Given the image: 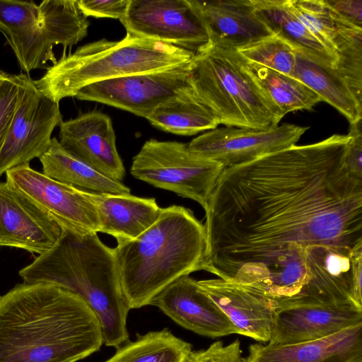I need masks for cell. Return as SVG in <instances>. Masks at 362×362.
Returning <instances> with one entry per match:
<instances>
[{
    "label": "cell",
    "mask_w": 362,
    "mask_h": 362,
    "mask_svg": "<svg viewBox=\"0 0 362 362\" xmlns=\"http://www.w3.org/2000/svg\"><path fill=\"white\" fill-rule=\"evenodd\" d=\"M58 141L69 153L104 175L115 181L123 180L125 168L108 115L91 111L62 121Z\"/></svg>",
    "instance_id": "cell-15"
},
{
    "label": "cell",
    "mask_w": 362,
    "mask_h": 362,
    "mask_svg": "<svg viewBox=\"0 0 362 362\" xmlns=\"http://www.w3.org/2000/svg\"><path fill=\"white\" fill-rule=\"evenodd\" d=\"M295 78L336 108L350 124L362 119V103L335 68L301 52L295 50Z\"/></svg>",
    "instance_id": "cell-22"
},
{
    "label": "cell",
    "mask_w": 362,
    "mask_h": 362,
    "mask_svg": "<svg viewBox=\"0 0 362 362\" xmlns=\"http://www.w3.org/2000/svg\"><path fill=\"white\" fill-rule=\"evenodd\" d=\"M361 120L350 124L345 163L349 171L362 178V131Z\"/></svg>",
    "instance_id": "cell-34"
},
{
    "label": "cell",
    "mask_w": 362,
    "mask_h": 362,
    "mask_svg": "<svg viewBox=\"0 0 362 362\" xmlns=\"http://www.w3.org/2000/svg\"><path fill=\"white\" fill-rule=\"evenodd\" d=\"M6 182L27 197L62 228L77 235L99 232L88 193L54 180L25 164L8 170Z\"/></svg>",
    "instance_id": "cell-10"
},
{
    "label": "cell",
    "mask_w": 362,
    "mask_h": 362,
    "mask_svg": "<svg viewBox=\"0 0 362 362\" xmlns=\"http://www.w3.org/2000/svg\"><path fill=\"white\" fill-rule=\"evenodd\" d=\"M127 33L194 54L210 45L206 29L189 0H130L119 20Z\"/></svg>",
    "instance_id": "cell-11"
},
{
    "label": "cell",
    "mask_w": 362,
    "mask_h": 362,
    "mask_svg": "<svg viewBox=\"0 0 362 362\" xmlns=\"http://www.w3.org/2000/svg\"><path fill=\"white\" fill-rule=\"evenodd\" d=\"M90 25L77 0H0V32L25 74L55 63L53 47H71L88 35Z\"/></svg>",
    "instance_id": "cell-7"
},
{
    "label": "cell",
    "mask_w": 362,
    "mask_h": 362,
    "mask_svg": "<svg viewBox=\"0 0 362 362\" xmlns=\"http://www.w3.org/2000/svg\"><path fill=\"white\" fill-rule=\"evenodd\" d=\"M114 251L126 303L140 308L177 279L203 269L205 227L191 209L171 205L139 237L117 242Z\"/></svg>",
    "instance_id": "cell-4"
},
{
    "label": "cell",
    "mask_w": 362,
    "mask_h": 362,
    "mask_svg": "<svg viewBox=\"0 0 362 362\" xmlns=\"http://www.w3.org/2000/svg\"><path fill=\"white\" fill-rule=\"evenodd\" d=\"M362 276V248L357 250L353 257V288L352 300L359 308H362L361 293Z\"/></svg>",
    "instance_id": "cell-36"
},
{
    "label": "cell",
    "mask_w": 362,
    "mask_h": 362,
    "mask_svg": "<svg viewBox=\"0 0 362 362\" xmlns=\"http://www.w3.org/2000/svg\"><path fill=\"white\" fill-rule=\"evenodd\" d=\"M289 3L307 28L337 57L334 45L339 24L325 0H289Z\"/></svg>",
    "instance_id": "cell-29"
},
{
    "label": "cell",
    "mask_w": 362,
    "mask_h": 362,
    "mask_svg": "<svg viewBox=\"0 0 362 362\" xmlns=\"http://www.w3.org/2000/svg\"><path fill=\"white\" fill-rule=\"evenodd\" d=\"M246 60L294 77L295 49L275 35L236 49Z\"/></svg>",
    "instance_id": "cell-30"
},
{
    "label": "cell",
    "mask_w": 362,
    "mask_h": 362,
    "mask_svg": "<svg viewBox=\"0 0 362 362\" xmlns=\"http://www.w3.org/2000/svg\"><path fill=\"white\" fill-rule=\"evenodd\" d=\"M349 139L333 134L225 168L204 209L203 270L277 305L312 303L306 249L362 245V178L346 165Z\"/></svg>",
    "instance_id": "cell-1"
},
{
    "label": "cell",
    "mask_w": 362,
    "mask_h": 362,
    "mask_svg": "<svg viewBox=\"0 0 362 362\" xmlns=\"http://www.w3.org/2000/svg\"><path fill=\"white\" fill-rule=\"evenodd\" d=\"M245 362H362V324L292 344H251Z\"/></svg>",
    "instance_id": "cell-20"
},
{
    "label": "cell",
    "mask_w": 362,
    "mask_h": 362,
    "mask_svg": "<svg viewBox=\"0 0 362 362\" xmlns=\"http://www.w3.org/2000/svg\"><path fill=\"white\" fill-rule=\"evenodd\" d=\"M62 230L27 197L0 182V246L39 255L56 244Z\"/></svg>",
    "instance_id": "cell-16"
},
{
    "label": "cell",
    "mask_w": 362,
    "mask_h": 362,
    "mask_svg": "<svg viewBox=\"0 0 362 362\" xmlns=\"http://www.w3.org/2000/svg\"><path fill=\"white\" fill-rule=\"evenodd\" d=\"M18 98V75L4 73L0 77V150L8 132Z\"/></svg>",
    "instance_id": "cell-31"
},
{
    "label": "cell",
    "mask_w": 362,
    "mask_h": 362,
    "mask_svg": "<svg viewBox=\"0 0 362 362\" xmlns=\"http://www.w3.org/2000/svg\"><path fill=\"white\" fill-rule=\"evenodd\" d=\"M177 324L193 332L216 338L238 334V331L199 287L197 281L182 276L159 293L151 301Z\"/></svg>",
    "instance_id": "cell-17"
},
{
    "label": "cell",
    "mask_w": 362,
    "mask_h": 362,
    "mask_svg": "<svg viewBox=\"0 0 362 362\" xmlns=\"http://www.w3.org/2000/svg\"><path fill=\"white\" fill-rule=\"evenodd\" d=\"M331 11L339 24L334 45L337 57L336 69L362 103V28L348 23Z\"/></svg>",
    "instance_id": "cell-28"
},
{
    "label": "cell",
    "mask_w": 362,
    "mask_h": 362,
    "mask_svg": "<svg viewBox=\"0 0 362 362\" xmlns=\"http://www.w3.org/2000/svg\"><path fill=\"white\" fill-rule=\"evenodd\" d=\"M88 196L97 210L99 232L112 236L117 242L139 237L156 221L161 211L154 198L131 194Z\"/></svg>",
    "instance_id": "cell-21"
},
{
    "label": "cell",
    "mask_w": 362,
    "mask_h": 362,
    "mask_svg": "<svg viewBox=\"0 0 362 362\" xmlns=\"http://www.w3.org/2000/svg\"><path fill=\"white\" fill-rule=\"evenodd\" d=\"M197 284L233 324L238 334L269 342L277 306L274 300L220 278L197 281Z\"/></svg>",
    "instance_id": "cell-18"
},
{
    "label": "cell",
    "mask_w": 362,
    "mask_h": 362,
    "mask_svg": "<svg viewBox=\"0 0 362 362\" xmlns=\"http://www.w3.org/2000/svg\"><path fill=\"white\" fill-rule=\"evenodd\" d=\"M191 62L169 69L98 81L75 95L148 117L163 103L189 83Z\"/></svg>",
    "instance_id": "cell-12"
},
{
    "label": "cell",
    "mask_w": 362,
    "mask_h": 362,
    "mask_svg": "<svg viewBox=\"0 0 362 362\" xmlns=\"http://www.w3.org/2000/svg\"><path fill=\"white\" fill-rule=\"evenodd\" d=\"M224 168L191 151L187 144L151 139L133 158L130 173L155 187L192 199L205 209Z\"/></svg>",
    "instance_id": "cell-8"
},
{
    "label": "cell",
    "mask_w": 362,
    "mask_h": 362,
    "mask_svg": "<svg viewBox=\"0 0 362 362\" xmlns=\"http://www.w3.org/2000/svg\"><path fill=\"white\" fill-rule=\"evenodd\" d=\"M130 0H77L86 17L121 19L126 13Z\"/></svg>",
    "instance_id": "cell-33"
},
{
    "label": "cell",
    "mask_w": 362,
    "mask_h": 362,
    "mask_svg": "<svg viewBox=\"0 0 362 362\" xmlns=\"http://www.w3.org/2000/svg\"><path fill=\"white\" fill-rule=\"evenodd\" d=\"M308 129L291 124L264 129L226 127L209 130L187 145L193 153L230 168L296 145Z\"/></svg>",
    "instance_id": "cell-13"
},
{
    "label": "cell",
    "mask_w": 362,
    "mask_h": 362,
    "mask_svg": "<svg viewBox=\"0 0 362 362\" xmlns=\"http://www.w3.org/2000/svg\"><path fill=\"white\" fill-rule=\"evenodd\" d=\"M189 83L219 124L264 129L278 126L282 119L235 49L210 44L196 54Z\"/></svg>",
    "instance_id": "cell-6"
},
{
    "label": "cell",
    "mask_w": 362,
    "mask_h": 362,
    "mask_svg": "<svg viewBox=\"0 0 362 362\" xmlns=\"http://www.w3.org/2000/svg\"><path fill=\"white\" fill-rule=\"evenodd\" d=\"M187 362H245L242 356L240 341L235 339L228 345L216 341L207 349L192 351Z\"/></svg>",
    "instance_id": "cell-32"
},
{
    "label": "cell",
    "mask_w": 362,
    "mask_h": 362,
    "mask_svg": "<svg viewBox=\"0 0 362 362\" xmlns=\"http://www.w3.org/2000/svg\"><path fill=\"white\" fill-rule=\"evenodd\" d=\"M39 160L44 175L81 191L97 194H130V189L122 182L112 180L80 160L66 151L55 137Z\"/></svg>",
    "instance_id": "cell-23"
},
{
    "label": "cell",
    "mask_w": 362,
    "mask_h": 362,
    "mask_svg": "<svg viewBox=\"0 0 362 362\" xmlns=\"http://www.w3.org/2000/svg\"><path fill=\"white\" fill-rule=\"evenodd\" d=\"M194 55L170 44L127 33L119 41L102 39L64 54L34 83L43 95L59 103L89 84L165 70L191 62Z\"/></svg>",
    "instance_id": "cell-5"
},
{
    "label": "cell",
    "mask_w": 362,
    "mask_h": 362,
    "mask_svg": "<svg viewBox=\"0 0 362 362\" xmlns=\"http://www.w3.org/2000/svg\"><path fill=\"white\" fill-rule=\"evenodd\" d=\"M210 42L238 49L272 35L257 16L252 0H189Z\"/></svg>",
    "instance_id": "cell-19"
},
{
    "label": "cell",
    "mask_w": 362,
    "mask_h": 362,
    "mask_svg": "<svg viewBox=\"0 0 362 362\" xmlns=\"http://www.w3.org/2000/svg\"><path fill=\"white\" fill-rule=\"evenodd\" d=\"M360 324L362 308L354 304L277 305L269 343L292 344L320 339Z\"/></svg>",
    "instance_id": "cell-14"
},
{
    "label": "cell",
    "mask_w": 362,
    "mask_h": 362,
    "mask_svg": "<svg viewBox=\"0 0 362 362\" xmlns=\"http://www.w3.org/2000/svg\"><path fill=\"white\" fill-rule=\"evenodd\" d=\"M146 119L156 128L182 136L211 130L219 124L189 83L160 104Z\"/></svg>",
    "instance_id": "cell-25"
},
{
    "label": "cell",
    "mask_w": 362,
    "mask_h": 362,
    "mask_svg": "<svg viewBox=\"0 0 362 362\" xmlns=\"http://www.w3.org/2000/svg\"><path fill=\"white\" fill-rule=\"evenodd\" d=\"M18 76L19 98L0 150V175L45 153L54 129L63 121L59 103L43 95L28 74Z\"/></svg>",
    "instance_id": "cell-9"
},
{
    "label": "cell",
    "mask_w": 362,
    "mask_h": 362,
    "mask_svg": "<svg viewBox=\"0 0 362 362\" xmlns=\"http://www.w3.org/2000/svg\"><path fill=\"white\" fill-rule=\"evenodd\" d=\"M103 344L96 315L67 289L23 282L0 296V362H76Z\"/></svg>",
    "instance_id": "cell-2"
},
{
    "label": "cell",
    "mask_w": 362,
    "mask_h": 362,
    "mask_svg": "<svg viewBox=\"0 0 362 362\" xmlns=\"http://www.w3.org/2000/svg\"><path fill=\"white\" fill-rule=\"evenodd\" d=\"M255 11L270 32L295 50L336 69L337 58L312 34L292 10L289 0H252Z\"/></svg>",
    "instance_id": "cell-24"
},
{
    "label": "cell",
    "mask_w": 362,
    "mask_h": 362,
    "mask_svg": "<svg viewBox=\"0 0 362 362\" xmlns=\"http://www.w3.org/2000/svg\"><path fill=\"white\" fill-rule=\"evenodd\" d=\"M116 349L115 354L103 362H187L192 351L189 343L167 328L137 334L135 341L129 340Z\"/></svg>",
    "instance_id": "cell-27"
},
{
    "label": "cell",
    "mask_w": 362,
    "mask_h": 362,
    "mask_svg": "<svg viewBox=\"0 0 362 362\" xmlns=\"http://www.w3.org/2000/svg\"><path fill=\"white\" fill-rule=\"evenodd\" d=\"M26 283L44 282L81 297L96 315L103 344L118 347L129 341V310L120 284L114 248L96 233L77 235L63 230L56 244L23 267Z\"/></svg>",
    "instance_id": "cell-3"
},
{
    "label": "cell",
    "mask_w": 362,
    "mask_h": 362,
    "mask_svg": "<svg viewBox=\"0 0 362 362\" xmlns=\"http://www.w3.org/2000/svg\"><path fill=\"white\" fill-rule=\"evenodd\" d=\"M341 20L362 28V0H325Z\"/></svg>",
    "instance_id": "cell-35"
},
{
    "label": "cell",
    "mask_w": 362,
    "mask_h": 362,
    "mask_svg": "<svg viewBox=\"0 0 362 362\" xmlns=\"http://www.w3.org/2000/svg\"><path fill=\"white\" fill-rule=\"evenodd\" d=\"M5 72L0 69V77L4 74Z\"/></svg>",
    "instance_id": "cell-37"
},
{
    "label": "cell",
    "mask_w": 362,
    "mask_h": 362,
    "mask_svg": "<svg viewBox=\"0 0 362 362\" xmlns=\"http://www.w3.org/2000/svg\"><path fill=\"white\" fill-rule=\"evenodd\" d=\"M244 67L283 118L288 112L311 110L320 98L295 77L281 74L244 58Z\"/></svg>",
    "instance_id": "cell-26"
}]
</instances>
